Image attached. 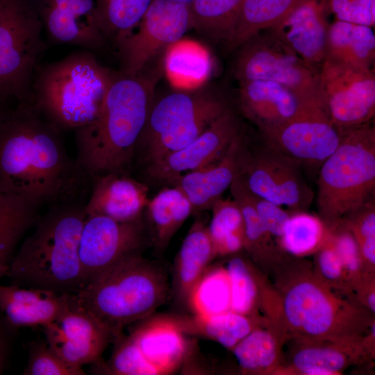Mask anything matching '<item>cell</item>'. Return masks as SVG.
<instances>
[{"mask_svg":"<svg viewBox=\"0 0 375 375\" xmlns=\"http://www.w3.org/2000/svg\"><path fill=\"white\" fill-rule=\"evenodd\" d=\"M240 134L238 118L229 108L186 147L149 165V176L171 183L179 176L218 160Z\"/></svg>","mask_w":375,"mask_h":375,"instance_id":"17","label":"cell"},{"mask_svg":"<svg viewBox=\"0 0 375 375\" xmlns=\"http://www.w3.org/2000/svg\"><path fill=\"white\" fill-rule=\"evenodd\" d=\"M301 1L243 0L227 47L235 49L256 34L272 27Z\"/></svg>","mask_w":375,"mask_h":375,"instance_id":"35","label":"cell"},{"mask_svg":"<svg viewBox=\"0 0 375 375\" xmlns=\"http://www.w3.org/2000/svg\"><path fill=\"white\" fill-rule=\"evenodd\" d=\"M244 154L240 133L218 160L202 168L185 173L171 183L185 194L193 212L209 209L242 174L246 158Z\"/></svg>","mask_w":375,"mask_h":375,"instance_id":"22","label":"cell"},{"mask_svg":"<svg viewBox=\"0 0 375 375\" xmlns=\"http://www.w3.org/2000/svg\"><path fill=\"white\" fill-rule=\"evenodd\" d=\"M6 111L3 108V102L0 101V120L3 118Z\"/></svg>","mask_w":375,"mask_h":375,"instance_id":"49","label":"cell"},{"mask_svg":"<svg viewBox=\"0 0 375 375\" xmlns=\"http://www.w3.org/2000/svg\"><path fill=\"white\" fill-rule=\"evenodd\" d=\"M243 0H190V26L216 41H230Z\"/></svg>","mask_w":375,"mask_h":375,"instance_id":"34","label":"cell"},{"mask_svg":"<svg viewBox=\"0 0 375 375\" xmlns=\"http://www.w3.org/2000/svg\"><path fill=\"white\" fill-rule=\"evenodd\" d=\"M43 29L56 44L76 46L91 51L107 40L96 16V0H36Z\"/></svg>","mask_w":375,"mask_h":375,"instance_id":"18","label":"cell"},{"mask_svg":"<svg viewBox=\"0 0 375 375\" xmlns=\"http://www.w3.org/2000/svg\"><path fill=\"white\" fill-rule=\"evenodd\" d=\"M327 225L353 294L365 276L358 243L342 218Z\"/></svg>","mask_w":375,"mask_h":375,"instance_id":"41","label":"cell"},{"mask_svg":"<svg viewBox=\"0 0 375 375\" xmlns=\"http://www.w3.org/2000/svg\"><path fill=\"white\" fill-rule=\"evenodd\" d=\"M261 133L266 147L310 167H320L338 147L342 135L325 105L319 103L304 104L291 119Z\"/></svg>","mask_w":375,"mask_h":375,"instance_id":"13","label":"cell"},{"mask_svg":"<svg viewBox=\"0 0 375 375\" xmlns=\"http://www.w3.org/2000/svg\"><path fill=\"white\" fill-rule=\"evenodd\" d=\"M148 187L128 174L108 173L91 179L85 203L87 215H102L119 222L144 219Z\"/></svg>","mask_w":375,"mask_h":375,"instance_id":"21","label":"cell"},{"mask_svg":"<svg viewBox=\"0 0 375 375\" xmlns=\"http://www.w3.org/2000/svg\"><path fill=\"white\" fill-rule=\"evenodd\" d=\"M215 257L208 226L202 220L195 221L176 255L172 267L170 294L178 306L188 310L194 287Z\"/></svg>","mask_w":375,"mask_h":375,"instance_id":"24","label":"cell"},{"mask_svg":"<svg viewBox=\"0 0 375 375\" xmlns=\"http://www.w3.org/2000/svg\"><path fill=\"white\" fill-rule=\"evenodd\" d=\"M107 362L94 363L96 372L114 375H161L162 373L142 353L128 335L120 333Z\"/></svg>","mask_w":375,"mask_h":375,"instance_id":"40","label":"cell"},{"mask_svg":"<svg viewBox=\"0 0 375 375\" xmlns=\"http://www.w3.org/2000/svg\"><path fill=\"white\" fill-rule=\"evenodd\" d=\"M229 188L233 199L239 204L242 212L244 249L256 264L273 269L286 253L277 243H274V236L259 219L242 174L235 178Z\"/></svg>","mask_w":375,"mask_h":375,"instance_id":"31","label":"cell"},{"mask_svg":"<svg viewBox=\"0 0 375 375\" xmlns=\"http://www.w3.org/2000/svg\"><path fill=\"white\" fill-rule=\"evenodd\" d=\"M192 212L189 199L176 186L164 188L149 200L144 222H148L149 241L156 250L167 247Z\"/></svg>","mask_w":375,"mask_h":375,"instance_id":"30","label":"cell"},{"mask_svg":"<svg viewBox=\"0 0 375 375\" xmlns=\"http://www.w3.org/2000/svg\"><path fill=\"white\" fill-rule=\"evenodd\" d=\"M157 79L143 72H115L99 111L75 129L76 162L90 178L108 173L128 174L153 103Z\"/></svg>","mask_w":375,"mask_h":375,"instance_id":"3","label":"cell"},{"mask_svg":"<svg viewBox=\"0 0 375 375\" xmlns=\"http://www.w3.org/2000/svg\"><path fill=\"white\" fill-rule=\"evenodd\" d=\"M185 335L215 341L231 351L265 318L240 314L232 310L217 315L167 314Z\"/></svg>","mask_w":375,"mask_h":375,"instance_id":"28","label":"cell"},{"mask_svg":"<svg viewBox=\"0 0 375 375\" xmlns=\"http://www.w3.org/2000/svg\"><path fill=\"white\" fill-rule=\"evenodd\" d=\"M43 328L50 348L65 362L79 367L100 360L108 345L116 338L93 316L69 305Z\"/></svg>","mask_w":375,"mask_h":375,"instance_id":"16","label":"cell"},{"mask_svg":"<svg viewBox=\"0 0 375 375\" xmlns=\"http://www.w3.org/2000/svg\"><path fill=\"white\" fill-rule=\"evenodd\" d=\"M38 208L21 196L0 191V259L5 263L24 233L37 223Z\"/></svg>","mask_w":375,"mask_h":375,"instance_id":"36","label":"cell"},{"mask_svg":"<svg viewBox=\"0 0 375 375\" xmlns=\"http://www.w3.org/2000/svg\"><path fill=\"white\" fill-rule=\"evenodd\" d=\"M319 85L333 124L340 132L372 122L375 115V75L329 58L319 68Z\"/></svg>","mask_w":375,"mask_h":375,"instance_id":"12","label":"cell"},{"mask_svg":"<svg viewBox=\"0 0 375 375\" xmlns=\"http://www.w3.org/2000/svg\"><path fill=\"white\" fill-rule=\"evenodd\" d=\"M61 131L31 102L0 120V191L40 208L86 201L91 180L68 153Z\"/></svg>","mask_w":375,"mask_h":375,"instance_id":"1","label":"cell"},{"mask_svg":"<svg viewBox=\"0 0 375 375\" xmlns=\"http://www.w3.org/2000/svg\"><path fill=\"white\" fill-rule=\"evenodd\" d=\"M153 0H96V16L106 39L115 43L139 24Z\"/></svg>","mask_w":375,"mask_h":375,"instance_id":"37","label":"cell"},{"mask_svg":"<svg viewBox=\"0 0 375 375\" xmlns=\"http://www.w3.org/2000/svg\"><path fill=\"white\" fill-rule=\"evenodd\" d=\"M231 289V310L244 315L259 317L262 280L251 264L240 256L233 257L226 267Z\"/></svg>","mask_w":375,"mask_h":375,"instance_id":"39","label":"cell"},{"mask_svg":"<svg viewBox=\"0 0 375 375\" xmlns=\"http://www.w3.org/2000/svg\"><path fill=\"white\" fill-rule=\"evenodd\" d=\"M341 133L319 170L317 203L327 224L367 203L375 189L374 126L369 122Z\"/></svg>","mask_w":375,"mask_h":375,"instance_id":"7","label":"cell"},{"mask_svg":"<svg viewBox=\"0 0 375 375\" xmlns=\"http://www.w3.org/2000/svg\"><path fill=\"white\" fill-rule=\"evenodd\" d=\"M249 192L251 203L259 219L270 233L278 238L282 234L291 210H285L282 206L260 197L250 190Z\"/></svg>","mask_w":375,"mask_h":375,"instance_id":"46","label":"cell"},{"mask_svg":"<svg viewBox=\"0 0 375 375\" xmlns=\"http://www.w3.org/2000/svg\"><path fill=\"white\" fill-rule=\"evenodd\" d=\"M149 241L144 219L119 222L106 216L87 215L78 247L82 287L120 260L142 253Z\"/></svg>","mask_w":375,"mask_h":375,"instance_id":"14","label":"cell"},{"mask_svg":"<svg viewBox=\"0 0 375 375\" xmlns=\"http://www.w3.org/2000/svg\"><path fill=\"white\" fill-rule=\"evenodd\" d=\"M36 0H0V101L31 102L34 74L47 49Z\"/></svg>","mask_w":375,"mask_h":375,"instance_id":"9","label":"cell"},{"mask_svg":"<svg viewBox=\"0 0 375 375\" xmlns=\"http://www.w3.org/2000/svg\"><path fill=\"white\" fill-rule=\"evenodd\" d=\"M85 201L49 207L12 261L8 276L31 288L74 294L83 285L78 256Z\"/></svg>","mask_w":375,"mask_h":375,"instance_id":"5","label":"cell"},{"mask_svg":"<svg viewBox=\"0 0 375 375\" xmlns=\"http://www.w3.org/2000/svg\"><path fill=\"white\" fill-rule=\"evenodd\" d=\"M230 107L212 86L170 92L152 103L135 160L149 165L192 142Z\"/></svg>","mask_w":375,"mask_h":375,"instance_id":"8","label":"cell"},{"mask_svg":"<svg viewBox=\"0 0 375 375\" xmlns=\"http://www.w3.org/2000/svg\"><path fill=\"white\" fill-rule=\"evenodd\" d=\"M191 29L188 1L153 0L135 29L115 43L119 72L134 76Z\"/></svg>","mask_w":375,"mask_h":375,"instance_id":"11","label":"cell"},{"mask_svg":"<svg viewBox=\"0 0 375 375\" xmlns=\"http://www.w3.org/2000/svg\"><path fill=\"white\" fill-rule=\"evenodd\" d=\"M191 314L217 315L231 310V282L226 267L209 266L189 301Z\"/></svg>","mask_w":375,"mask_h":375,"instance_id":"38","label":"cell"},{"mask_svg":"<svg viewBox=\"0 0 375 375\" xmlns=\"http://www.w3.org/2000/svg\"><path fill=\"white\" fill-rule=\"evenodd\" d=\"M318 0H301L267 29L308 64L319 69L325 58L329 24Z\"/></svg>","mask_w":375,"mask_h":375,"instance_id":"19","label":"cell"},{"mask_svg":"<svg viewBox=\"0 0 375 375\" xmlns=\"http://www.w3.org/2000/svg\"><path fill=\"white\" fill-rule=\"evenodd\" d=\"M301 166L267 147L252 157L246 156L242 176L254 194L291 211H307L314 192Z\"/></svg>","mask_w":375,"mask_h":375,"instance_id":"15","label":"cell"},{"mask_svg":"<svg viewBox=\"0 0 375 375\" xmlns=\"http://www.w3.org/2000/svg\"><path fill=\"white\" fill-rule=\"evenodd\" d=\"M288 340L283 327L267 318L231 351L242 373L274 374L283 362L282 348Z\"/></svg>","mask_w":375,"mask_h":375,"instance_id":"27","label":"cell"},{"mask_svg":"<svg viewBox=\"0 0 375 375\" xmlns=\"http://www.w3.org/2000/svg\"><path fill=\"white\" fill-rule=\"evenodd\" d=\"M357 243L375 238V205L374 199L342 217Z\"/></svg>","mask_w":375,"mask_h":375,"instance_id":"47","label":"cell"},{"mask_svg":"<svg viewBox=\"0 0 375 375\" xmlns=\"http://www.w3.org/2000/svg\"><path fill=\"white\" fill-rule=\"evenodd\" d=\"M237 49L233 74L239 83L272 81L290 88L304 103L325 104L319 69L303 60L267 30Z\"/></svg>","mask_w":375,"mask_h":375,"instance_id":"10","label":"cell"},{"mask_svg":"<svg viewBox=\"0 0 375 375\" xmlns=\"http://www.w3.org/2000/svg\"><path fill=\"white\" fill-rule=\"evenodd\" d=\"M212 216L208 230L214 248L227 237L244 233V221L239 204L233 199L219 198L211 206Z\"/></svg>","mask_w":375,"mask_h":375,"instance_id":"43","label":"cell"},{"mask_svg":"<svg viewBox=\"0 0 375 375\" xmlns=\"http://www.w3.org/2000/svg\"><path fill=\"white\" fill-rule=\"evenodd\" d=\"M162 374H171L184 362L189 345L167 314L137 322L128 334Z\"/></svg>","mask_w":375,"mask_h":375,"instance_id":"25","label":"cell"},{"mask_svg":"<svg viewBox=\"0 0 375 375\" xmlns=\"http://www.w3.org/2000/svg\"><path fill=\"white\" fill-rule=\"evenodd\" d=\"M328 236V226L320 216L291 211L277 244L286 254L303 258L314 255Z\"/></svg>","mask_w":375,"mask_h":375,"instance_id":"33","label":"cell"},{"mask_svg":"<svg viewBox=\"0 0 375 375\" xmlns=\"http://www.w3.org/2000/svg\"><path fill=\"white\" fill-rule=\"evenodd\" d=\"M26 375H84L82 367L65 362L48 345L47 342L32 344L26 367Z\"/></svg>","mask_w":375,"mask_h":375,"instance_id":"44","label":"cell"},{"mask_svg":"<svg viewBox=\"0 0 375 375\" xmlns=\"http://www.w3.org/2000/svg\"><path fill=\"white\" fill-rule=\"evenodd\" d=\"M336 19L374 27L375 0H318Z\"/></svg>","mask_w":375,"mask_h":375,"instance_id":"45","label":"cell"},{"mask_svg":"<svg viewBox=\"0 0 375 375\" xmlns=\"http://www.w3.org/2000/svg\"><path fill=\"white\" fill-rule=\"evenodd\" d=\"M9 265L0 259V278L4 276H8Z\"/></svg>","mask_w":375,"mask_h":375,"instance_id":"48","label":"cell"},{"mask_svg":"<svg viewBox=\"0 0 375 375\" xmlns=\"http://www.w3.org/2000/svg\"><path fill=\"white\" fill-rule=\"evenodd\" d=\"M313 256V271L324 283L338 293L353 294L330 232L326 242Z\"/></svg>","mask_w":375,"mask_h":375,"instance_id":"42","label":"cell"},{"mask_svg":"<svg viewBox=\"0 0 375 375\" xmlns=\"http://www.w3.org/2000/svg\"><path fill=\"white\" fill-rule=\"evenodd\" d=\"M238 103L242 115L261 133L294 117L304 103L290 88L272 81L239 83Z\"/></svg>","mask_w":375,"mask_h":375,"instance_id":"23","label":"cell"},{"mask_svg":"<svg viewBox=\"0 0 375 375\" xmlns=\"http://www.w3.org/2000/svg\"><path fill=\"white\" fill-rule=\"evenodd\" d=\"M272 269L275 319L289 339L360 340L374 322L370 311L342 298L301 258L285 254Z\"/></svg>","mask_w":375,"mask_h":375,"instance_id":"2","label":"cell"},{"mask_svg":"<svg viewBox=\"0 0 375 375\" xmlns=\"http://www.w3.org/2000/svg\"><path fill=\"white\" fill-rule=\"evenodd\" d=\"M1 345L0 342V367H1Z\"/></svg>","mask_w":375,"mask_h":375,"instance_id":"50","label":"cell"},{"mask_svg":"<svg viewBox=\"0 0 375 375\" xmlns=\"http://www.w3.org/2000/svg\"><path fill=\"white\" fill-rule=\"evenodd\" d=\"M372 69L375 35L372 27L336 19L328 28L325 58Z\"/></svg>","mask_w":375,"mask_h":375,"instance_id":"29","label":"cell"},{"mask_svg":"<svg viewBox=\"0 0 375 375\" xmlns=\"http://www.w3.org/2000/svg\"><path fill=\"white\" fill-rule=\"evenodd\" d=\"M292 340L295 347L290 353V362L279 367L274 374L338 375L352 365L373 358L362 340Z\"/></svg>","mask_w":375,"mask_h":375,"instance_id":"20","label":"cell"},{"mask_svg":"<svg viewBox=\"0 0 375 375\" xmlns=\"http://www.w3.org/2000/svg\"><path fill=\"white\" fill-rule=\"evenodd\" d=\"M165 70L179 90L196 88L204 84L211 69L208 52L193 41L181 40L165 50Z\"/></svg>","mask_w":375,"mask_h":375,"instance_id":"32","label":"cell"},{"mask_svg":"<svg viewBox=\"0 0 375 375\" xmlns=\"http://www.w3.org/2000/svg\"><path fill=\"white\" fill-rule=\"evenodd\" d=\"M115 73L86 49L40 63L34 74L31 103L61 131H74L95 118Z\"/></svg>","mask_w":375,"mask_h":375,"instance_id":"6","label":"cell"},{"mask_svg":"<svg viewBox=\"0 0 375 375\" xmlns=\"http://www.w3.org/2000/svg\"><path fill=\"white\" fill-rule=\"evenodd\" d=\"M69 294L38 288L0 285V309L15 326L44 327L68 306Z\"/></svg>","mask_w":375,"mask_h":375,"instance_id":"26","label":"cell"},{"mask_svg":"<svg viewBox=\"0 0 375 375\" xmlns=\"http://www.w3.org/2000/svg\"><path fill=\"white\" fill-rule=\"evenodd\" d=\"M169 294L165 268L138 253L69 294V305L93 316L117 338L125 327L153 315Z\"/></svg>","mask_w":375,"mask_h":375,"instance_id":"4","label":"cell"}]
</instances>
